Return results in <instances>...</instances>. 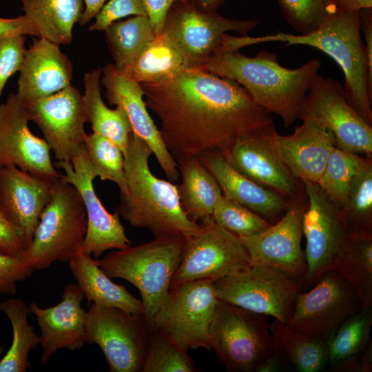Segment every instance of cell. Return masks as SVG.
Segmentation results:
<instances>
[{
	"instance_id": "38",
	"label": "cell",
	"mask_w": 372,
	"mask_h": 372,
	"mask_svg": "<svg viewBox=\"0 0 372 372\" xmlns=\"http://www.w3.org/2000/svg\"><path fill=\"white\" fill-rule=\"evenodd\" d=\"M372 308L362 309L348 318L327 342L332 366L361 353L371 342Z\"/></svg>"
},
{
	"instance_id": "8",
	"label": "cell",
	"mask_w": 372,
	"mask_h": 372,
	"mask_svg": "<svg viewBox=\"0 0 372 372\" xmlns=\"http://www.w3.org/2000/svg\"><path fill=\"white\" fill-rule=\"evenodd\" d=\"M267 316L223 302L210 327L211 346L229 372H256L276 349Z\"/></svg>"
},
{
	"instance_id": "7",
	"label": "cell",
	"mask_w": 372,
	"mask_h": 372,
	"mask_svg": "<svg viewBox=\"0 0 372 372\" xmlns=\"http://www.w3.org/2000/svg\"><path fill=\"white\" fill-rule=\"evenodd\" d=\"M258 25L256 19H229L217 12H203L187 1H176L167 12L161 34L192 69H201L214 58L231 52L227 32L247 36Z\"/></svg>"
},
{
	"instance_id": "40",
	"label": "cell",
	"mask_w": 372,
	"mask_h": 372,
	"mask_svg": "<svg viewBox=\"0 0 372 372\" xmlns=\"http://www.w3.org/2000/svg\"><path fill=\"white\" fill-rule=\"evenodd\" d=\"M188 352L153 330L143 372H197Z\"/></svg>"
},
{
	"instance_id": "16",
	"label": "cell",
	"mask_w": 372,
	"mask_h": 372,
	"mask_svg": "<svg viewBox=\"0 0 372 372\" xmlns=\"http://www.w3.org/2000/svg\"><path fill=\"white\" fill-rule=\"evenodd\" d=\"M58 161L71 162L83 149L87 121L83 94L72 85L23 103Z\"/></svg>"
},
{
	"instance_id": "32",
	"label": "cell",
	"mask_w": 372,
	"mask_h": 372,
	"mask_svg": "<svg viewBox=\"0 0 372 372\" xmlns=\"http://www.w3.org/2000/svg\"><path fill=\"white\" fill-rule=\"evenodd\" d=\"M333 269L353 287L362 308H372V236H349L335 260Z\"/></svg>"
},
{
	"instance_id": "21",
	"label": "cell",
	"mask_w": 372,
	"mask_h": 372,
	"mask_svg": "<svg viewBox=\"0 0 372 372\" xmlns=\"http://www.w3.org/2000/svg\"><path fill=\"white\" fill-rule=\"evenodd\" d=\"M101 83L110 105L122 107L130 120L133 132L152 149L161 168L172 183L180 179L177 163L167 149L153 119L147 112L143 90L137 81L127 77L113 63L101 68Z\"/></svg>"
},
{
	"instance_id": "6",
	"label": "cell",
	"mask_w": 372,
	"mask_h": 372,
	"mask_svg": "<svg viewBox=\"0 0 372 372\" xmlns=\"http://www.w3.org/2000/svg\"><path fill=\"white\" fill-rule=\"evenodd\" d=\"M86 231L81 194L60 176L22 256L34 270L47 269L56 261L68 262L81 251Z\"/></svg>"
},
{
	"instance_id": "13",
	"label": "cell",
	"mask_w": 372,
	"mask_h": 372,
	"mask_svg": "<svg viewBox=\"0 0 372 372\" xmlns=\"http://www.w3.org/2000/svg\"><path fill=\"white\" fill-rule=\"evenodd\" d=\"M297 119L311 121L329 130L335 147L368 157L372 154V125L348 103L339 81L317 73Z\"/></svg>"
},
{
	"instance_id": "45",
	"label": "cell",
	"mask_w": 372,
	"mask_h": 372,
	"mask_svg": "<svg viewBox=\"0 0 372 372\" xmlns=\"http://www.w3.org/2000/svg\"><path fill=\"white\" fill-rule=\"evenodd\" d=\"M34 271L23 256L13 257L0 254V294L15 295L17 283L30 278Z\"/></svg>"
},
{
	"instance_id": "3",
	"label": "cell",
	"mask_w": 372,
	"mask_h": 372,
	"mask_svg": "<svg viewBox=\"0 0 372 372\" xmlns=\"http://www.w3.org/2000/svg\"><path fill=\"white\" fill-rule=\"evenodd\" d=\"M321 65L318 59H313L291 69L281 65L273 52L262 50L250 57L238 50L214 58L201 70L236 81L256 103L280 116L288 127L297 120Z\"/></svg>"
},
{
	"instance_id": "1",
	"label": "cell",
	"mask_w": 372,
	"mask_h": 372,
	"mask_svg": "<svg viewBox=\"0 0 372 372\" xmlns=\"http://www.w3.org/2000/svg\"><path fill=\"white\" fill-rule=\"evenodd\" d=\"M140 84L176 161L209 149L225 154L240 138L275 127L271 114L242 86L204 70L189 69L163 81Z\"/></svg>"
},
{
	"instance_id": "31",
	"label": "cell",
	"mask_w": 372,
	"mask_h": 372,
	"mask_svg": "<svg viewBox=\"0 0 372 372\" xmlns=\"http://www.w3.org/2000/svg\"><path fill=\"white\" fill-rule=\"evenodd\" d=\"M189 69L180 52L161 34L121 72L139 83H151L167 80Z\"/></svg>"
},
{
	"instance_id": "44",
	"label": "cell",
	"mask_w": 372,
	"mask_h": 372,
	"mask_svg": "<svg viewBox=\"0 0 372 372\" xmlns=\"http://www.w3.org/2000/svg\"><path fill=\"white\" fill-rule=\"evenodd\" d=\"M130 15H147L144 0H109L95 17L89 29L104 31L113 22Z\"/></svg>"
},
{
	"instance_id": "53",
	"label": "cell",
	"mask_w": 372,
	"mask_h": 372,
	"mask_svg": "<svg viewBox=\"0 0 372 372\" xmlns=\"http://www.w3.org/2000/svg\"><path fill=\"white\" fill-rule=\"evenodd\" d=\"M85 3L81 18L79 21L81 25L88 23L93 18L98 14L102 7L107 0H82Z\"/></svg>"
},
{
	"instance_id": "35",
	"label": "cell",
	"mask_w": 372,
	"mask_h": 372,
	"mask_svg": "<svg viewBox=\"0 0 372 372\" xmlns=\"http://www.w3.org/2000/svg\"><path fill=\"white\" fill-rule=\"evenodd\" d=\"M339 214L350 236H372V161L367 157L355 178Z\"/></svg>"
},
{
	"instance_id": "30",
	"label": "cell",
	"mask_w": 372,
	"mask_h": 372,
	"mask_svg": "<svg viewBox=\"0 0 372 372\" xmlns=\"http://www.w3.org/2000/svg\"><path fill=\"white\" fill-rule=\"evenodd\" d=\"M24 15L43 37L59 45L71 43L74 25L80 21L82 0H21Z\"/></svg>"
},
{
	"instance_id": "23",
	"label": "cell",
	"mask_w": 372,
	"mask_h": 372,
	"mask_svg": "<svg viewBox=\"0 0 372 372\" xmlns=\"http://www.w3.org/2000/svg\"><path fill=\"white\" fill-rule=\"evenodd\" d=\"M54 180L13 165L0 167V207L28 244L50 198Z\"/></svg>"
},
{
	"instance_id": "51",
	"label": "cell",
	"mask_w": 372,
	"mask_h": 372,
	"mask_svg": "<svg viewBox=\"0 0 372 372\" xmlns=\"http://www.w3.org/2000/svg\"><path fill=\"white\" fill-rule=\"evenodd\" d=\"M360 30L366 41V52L368 64L372 70V8L360 11Z\"/></svg>"
},
{
	"instance_id": "39",
	"label": "cell",
	"mask_w": 372,
	"mask_h": 372,
	"mask_svg": "<svg viewBox=\"0 0 372 372\" xmlns=\"http://www.w3.org/2000/svg\"><path fill=\"white\" fill-rule=\"evenodd\" d=\"M83 150L96 177L114 183L119 192L126 189L123 152L111 140L95 133L87 134Z\"/></svg>"
},
{
	"instance_id": "22",
	"label": "cell",
	"mask_w": 372,
	"mask_h": 372,
	"mask_svg": "<svg viewBox=\"0 0 372 372\" xmlns=\"http://www.w3.org/2000/svg\"><path fill=\"white\" fill-rule=\"evenodd\" d=\"M84 295L76 283L64 288L57 304L41 308L32 302L29 311L36 318L40 329L41 361L47 364L51 356L61 349L75 351L87 343L86 311L81 307Z\"/></svg>"
},
{
	"instance_id": "37",
	"label": "cell",
	"mask_w": 372,
	"mask_h": 372,
	"mask_svg": "<svg viewBox=\"0 0 372 372\" xmlns=\"http://www.w3.org/2000/svg\"><path fill=\"white\" fill-rule=\"evenodd\" d=\"M367 157L336 147L332 149L316 183L339 209L344 205L351 184Z\"/></svg>"
},
{
	"instance_id": "34",
	"label": "cell",
	"mask_w": 372,
	"mask_h": 372,
	"mask_svg": "<svg viewBox=\"0 0 372 372\" xmlns=\"http://www.w3.org/2000/svg\"><path fill=\"white\" fill-rule=\"evenodd\" d=\"M104 32L113 64L121 72L129 67L156 36L147 15L114 21Z\"/></svg>"
},
{
	"instance_id": "54",
	"label": "cell",
	"mask_w": 372,
	"mask_h": 372,
	"mask_svg": "<svg viewBox=\"0 0 372 372\" xmlns=\"http://www.w3.org/2000/svg\"><path fill=\"white\" fill-rule=\"evenodd\" d=\"M197 9L207 12H217L226 0H187Z\"/></svg>"
},
{
	"instance_id": "11",
	"label": "cell",
	"mask_w": 372,
	"mask_h": 372,
	"mask_svg": "<svg viewBox=\"0 0 372 372\" xmlns=\"http://www.w3.org/2000/svg\"><path fill=\"white\" fill-rule=\"evenodd\" d=\"M213 282L220 301L272 316L284 324L302 291L298 279L274 267L254 263Z\"/></svg>"
},
{
	"instance_id": "17",
	"label": "cell",
	"mask_w": 372,
	"mask_h": 372,
	"mask_svg": "<svg viewBox=\"0 0 372 372\" xmlns=\"http://www.w3.org/2000/svg\"><path fill=\"white\" fill-rule=\"evenodd\" d=\"M55 166L63 170L61 177L80 192L87 215V231L81 253L99 258L110 249H123L132 245L115 211H107L93 185L96 176L83 149L71 162L57 161Z\"/></svg>"
},
{
	"instance_id": "15",
	"label": "cell",
	"mask_w": 372,
	"mask_h": 372,
	"mask_svg": "<svg viewBox=\"0 0 372 372\" xmlns=\"http://www.w3.org/2000/svg\"><path fill=\"white\" fill-rule=\"evenodd\" d=\"M302 182L307 197L302 219L307 271L300 284L302 291H306L333 269L335 260L349 235L341 220L339 209L318 185Z\"/></svg>"
},
{
	"instance_id": "33",
	"label": "cell",
	"mask_w": 372,
	"mask_h": 372,
	"mask_svg": "<svg viewBox=\"0 0 372 372\" xmlns=\"http://www.w3.org/2000/svg\"><path fill=\"white\" fill-rule=\"evenodd\" d=\"M0 311L9 319L12 340L0 360V372H25L30 366L28 356L40 344V338L28 320V307L20 298H10L0 303Z\"/></svg>"
},
{
	"instance_id": "55",
	"label": "cell",
	"mask_w": 372,
	"mask_h": 372,
	"mask_svg": "<svg viewBox=\"0 0 372 372\" xmlns=\"http://www.w3.org/2000/svg\"><path fill=\"white\" fill-rule=\"evenodd\" d=\"M5 353V349L4 347L0 344V360L3 357V355Z\"/></svg>"
},
{
	"instance_id": "24",
	"label": "cell",
	"mask_w": 372,
	"mask_h": 372,
	"mask_svg": "<svg viewBox=\"0 0 372 372\" xmlns=\"http://www.w3.org/2000/svg\"><path fill=\"white\" fill-rule=\"evenodd\" d=\"M59 45L39 37L26 49L16 93L23 103L50 96L71 85L72 63Z\"/></svg>"
},
{
	"instance_id": "46",
	"label": "cell",
	"mask_w": 372,
	"mask_h": 372,
	"mask_svg": "<svg viewBox=\"0 0 372 372\" xmlns=\"http://www.w3.org/2000/svg\"><path fill=\"white\" fill-rule=\"evenodd\" d=\"M28 243L22 231L11 221L0 207V254L21 257Z\"/></svg>"
},
{
	"instance_id": "48",
	"label": "cell",
	"mask_w": 372,
	"mask_h": 372,
	"mask_svg": "<svg viewBox=\"0 0 372 372\" xmlns=\"http://www.w3.org/2000/svg\"><path fill=\"white\" fill-rule=\"evenodd\" d=\"M14 34L39 37L32 23L24 14L14 18L0 17V38Z\"/></svg>"
},
{
	"instance_id": "19",
	"label": "cell",
	"mask_w": 372,
	"mask_h": 372,
	"mask_svg": "<svg viewBox=\"0 0 372 372\" xmlns=\"http://www.w3.org/2000/svg\"><path fill=\"white\" fill-rule=\"evenodd\" d=\"M275 127L258 130L237 140L223 156L238 172L289 202L306 196L302 182L295 177L275 150Z\"/></svg>"
},
{
	"instance_id": "36",
	"label": "cell",
	"mask_w": 372,
	"mask_h": 372,
	"mask_svg": "<svg viewBox=\"0 0 372 372\" xmlns=\"http://www.w3.org/2000/svg\"><path fill=\"white\" fill-rule=\"evenodd\" d=\"M288 363L298 372H318L329 363L327 343L292 331L274 319L269 325Z\"/></svg>"
},
{
	"instance_id": "28",
	"label": "cell",
	"mask_w": 372,
	"mask_h": 372,
	"mask_svg": "<svg viewBox=\"0 0 372 372\" xmlns=\"http://www.w3.org/2000/svg\"><path fill=\"white\" fill-rule=\"evenodd\" d=\"M176 163L181 177L177 189L183 211L197 223L211 216L223 196L216 178L198 156L180 158Z\"/></svg>"
},
{
	"instance_id": "49",
	"label": "cell",
	"mask_w": 372,
	"mask_h": 372,
	"mask_svg": "<svg viewBox=\"0 0 372 372\" xmlns=\"http://www.w3.org/2000/svg\"><path fill=\"white\" fill-rule=\"evenodd\" d=\"M176 1H187V0H144L147 16L156 35L162 33L167 12Z\"/></svg>"
},
{
	"instance_id": "9",
	"label": "cell",
	"mask_w": 372,
	"mask_h": 372,
	"mask_svg": "<svg viewBox=\"0 0 372 372\" xmlns=\"http://www.w3.org/2000/svg\"><path fill=\"white\" fill-rule=\"evenodd\" d=\"M219 302L213 281L198 280L172 287L155 316L153 330L185 351H209L210 327Z\"/></svg>"
},
{
	"instance_id": "14",
	"label": "cell",
	"mask_w": 372,
	"mask_h": 372,
	"mask_svg": "<svg viewBox=\"0 0 372 372\" xmlns=\"http://www.w3.org/2000/svg\"><path fill=\"white\" fill-rule=\"evenodd\" d=\"M198 223L199 232L185 240L170 287L198 280L215 281L252 264L238 236L218 225L212 216Z\"/></svg>"
},
{
	"instance_id": "5",
	"label": "cell",
	"mask_w": 372,
	"mask_h": 372,
	"mask_svg": "<svg viewBox=\"0 0 372 372\" xmlns=\"http://www.w3.org/2000/svg\"><path fill=\"white\" fill-rule=\"evenodd\" d=\"M185 243L181 237H155L149 242L94 258L110 278L124 279L138 289L152 330L155 316L180 262Z\"/></svg>"
},
{
	"instance_id": "41",
	"label": "cell",
	"mask_w": 372,
	"mask_h": 372,
	"mask_svg": "<svg viewBox=\"0 0 372 372\" xmlns=\"http://www.w3.org/2000/svg\"><path fill=\"white\" fill-rule=\"evenodd\" d=\"M211 216L218 225L238 237L260 233L271 225L261 216L223 195L216 204Z\"/></svg>"
},
{
	"instance_id": "12",
	"label": "cell",
	"mask_w": 372,
	"mask_h": 372,
	"mask_svg": "<svg viewBox=\"0 0 372 372\" xmlns=\"http://www.w3.org/2000/svg\"><path fill=\"white\" fill-rule=\"evenodd\" d=\"M362 309L353 287L338 271L331 269L298 295L285 325L327 343L338 328Z\"/></svg>"
},
{
	"instance_id": "25",
	"label": "cell",
	"mask_w": 372,
	"mask_h": 372,
	"mask_svg": "<svg viewBox=\"0 0 372 372\" xmlns=\"http://www.w3.org/2000/svg\"><path fill=\"white\" fill-rule=\"evenodd\" d=\"M288 136L271 134L273 147L295 177L317 183L335 147L332 133L311 121H302Z\"/></svg>"
},
{
	"instance_id": "2",
	"label": "cell",
	"mask_w": 372,
	"mask_h": 372,
	"mask_svg": "<svg viewBox=\"0 0 372 372\" xmlns=\"http://www.w3.org/2000/svg\"><path fill=\"white\" fill-rule=\"evenodd\" d=\"M126 189L119 192L116 212L136 228L149 229L156 238L189 239L200 229L183 211L177 184L159 178L152 172L149 159L152 154L147 143L132 133L123 153Z\"/></svg>"
},
{
	"instance_id": "20",
	"label": "cell",
	"mask_w": 372,
	"mask_h": 372,
	"mask_svg": "<svg viewBox=\"0 0 372 372\" xmlns=\"http://www.w3.org/2000/svg\"><path fill=\"white\" fill-rule=\"evenodd\" d=\"M29 121L27 109L16 94L0 104V167L13 165L54 180L61 173L52 162L45 140L30 130Z\"/></svg>"
},
{
	"instance_id": "29",
	"label": "cell",
	"mask_w": 372,
	"mask_h": 372,
	"mask_svg": "<svg viewBox=\"0 0 372 372\" xmlns=\"http://www.w3.org/2000/svg\"><path fill=\"white\" fill-rule=\"evenodd\" d=\"M101 68L84 74L85 93L83 95L86 120L91 124L93 133L103 136L125 151L132 126L125 110L121 106L109 108L103 102L101 92Z\"/></svg>"
},
{
	"instance_id": "43",
	"label": "cell",
	"mask_w": 372,
	"mask_h": 372,
	"mask_svg": "<svg viewBox=\"0 0 372 372\" xmlns=\"http://www.w3.org/2000/svg\"><path fill=\"white\" fill-rule=\"evenodd\" d=\"M25 35L14 34L0 38V104L8 79L20 71L25 52Z\"/></svg>"
},
{
	"instance_id": "52",
	"label": "cell",
	"mask_w": 372,
	"mask_h": 372,
	"mask_svg": "<svg viewBox=\"0 0 372 372\" xmlns=\"http://www.w3.org/2000/svg\"><path fill=\"white\" fill-rule=\"evenodd\" d=\"M288 363L279 346L258 366L256 372H277L286 369Z\"/></svg>"
},
{
	"instance_id": "50",
	"label": "cell",
	"mask_w": 372,
	"mask_h": 372,
	"mask_svg": "<svg viewBox=\"0 0 372 372\" xmlns=\"http://www.w3.org/2000/svg\"><path fill=\"white\" fill-rule=\"evenodd\" d=\"M324 3L329 17L342 12L372 8V0H324Z\"/></svg>"
},
{
	"instance_id": "42",
	"label": "cell",
	"mask_w": 372,
	"mask_h": 372,
	"mask_svg": "<svg viewBox=\"0 0 372 372\" xmlns=\"http://www.w3.org/2000/svg\"><path fill=\"white\" fill-rule=\"evenodd\" d=\"M285 19L299 34L309 33L329 17L324 0H277Z\"/></svg>"
},
{
	"instance_id": "18",
	"label": "cell",
	"mask_w": 372,
	"mask_h": 372,
	"mask_svg": "<svg viewBox=\"0 0 372 372\" xmlns=\"http://www.w3.org/2000/svg\"><path fill=\"white\" fill-rule=\"evenodd\" d=\"M307 205L304 197L291 202L283 216L265 231L239 237L251 263L278 269L300 280L307 267L302 248V219Z\"/></svg>"
},
{
	"instance_id": "26",
	"label": "cell",
	"mask_w": 372,
	"mask_h": 372,
	"mask_svg": "<svg viewBox=\"0 0 372 372\" xmlns=\"http://www.w3.org/2000/svg\"><path fill=\"white\" fill-rule=\"evenodd\" d=\"M198 157L216 178L223 196L258 214L271 224L280 219L286 211L291 202L240 174L220 151L206 150Z\"/></svg>"
},
{
	"instance_id": "10",
	"label": "cell",
	"mask_w": 372,
	"mask_h": 372,
	"mask_svg": "<svg viewBox=\"0 0 372 372\" xmlns=\"http://www.w3.org/2000/svg\"><path fill=\"white\" fill-rule=\"evenodd\" d=\"M85 331L87 343L100 347L111 372H143L153 331L143 313L91 303Z\"/></svg>"
},
{
	"instance_id": "47",
	"label": "cell",
	"mask_w": 372,
	"mask_h": 372,
	"mask_svg": "<svg viewBox=\"0 0 372 372\" xmlns=\"http://www.w3.org/2000/svg\"><path fill=\"white\" fill-rule=\"evenodd\" d=\"M335 371L371 372L372 371L371 342L360 353L333 366Z\"/></svg>"
},
{
	"instance_id": "27",
	"label": "cell",
	"mask_w": 372,
	"mask_h": 372,
	"mask_svg": "<svg viewBox=\"0 0 372 372\" xmlns=\"http://www.w3.org/2000/svg\"><path fill=\"white\" fill-rule=\"evenodd\" d=\"M68 262L88 305L94 303L145 315L142 300L134 296L124 286L114 283L91 256L80 252Z\"/></svg>"
},
{
	"instance_id": "4",
	"label": "cell",
	"mask_w": 372,
	"mask_h": 372,
	"mask_svg": "<svg viewBox=\"0 0 372 372\" xmlns=\"http://www.w3.org/2000/svg\"><path fill=\"white\" fill-rule=\"evenodd\" d=\"M245 45L282 41L285 46L304 45L332 58L344 75V90L351 107L372 125V70L361 38L360 11L330 16L315 30L304 34L277 32L273 34L244 37Z\"/></svg>"
}]
</instances>
